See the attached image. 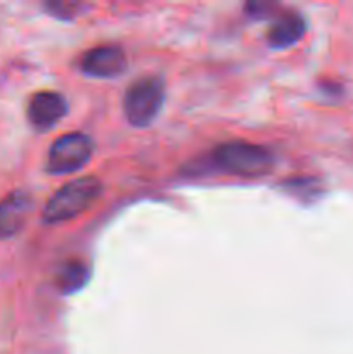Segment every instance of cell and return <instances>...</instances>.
<instances>
[{
  "label": "cell",
  "mask_w": 353,
  "mask_h": 354,
  "mask_svg": "<svg viewBox=\"0 0 353 354\" xmlns=\"http://www.w3.org/2000/svg\"><path fill=\"white\" fill-rule=\"evenodd\" d=\"M92 154L93 142L89 135L78 131L62 135L48 149L47 171L52 175L78 171L90 161Z\"/></svg>",
  "instance_id": "277c9868"
},
{
  "label": "cell",
  "mask_w": 353,
  "mask_h": 354,
  "mask_svg": "<svg viewBox=\"0 0 353 354\" xmlns=\"http://www.w3.org/2000/svg\"><path fill=\"white\" fill-rule=\"evenodd\" d=\"M213 159L218 169L242 178H258L273 168V156L269 149L241 140L218 145Z\"/></svg>",
  "instance_id": "7a4b0ae2"
},
{
  "label": "cell",
  "mask_w": 353,
  "mask_h": 354,
  "mask_svg": "<svg viewBox=\"0 0 353 354\" xmlns=\"http://www.w3.org/2000/svg\"><path fill=\"white\" fill-rule=\"evenodd\" d=\"M275 9L273 3L269 2H249L246 6V12H248L249 17H255V19H265V17L270 16V12Z\"/></svg>",
  "instance_id": "8fae6325"
},
{
  "label": "cell",
  "mask_w": 353,
  "mask_h": 354,
  "mask_svg": "<svg viewBox=\"0 0 353 354\" xmlns=\"http://www.w3.org/2000/svg\"><path fill=\"white\" fill-rule=\"evenodd\" d=\"M33 209L31 196L24 190H14L0 201V239L19 234Z\"/></svg>",
  "instance_id": "52a82bcc"
},
{
  "label": "cell",
  "mask_w": 353,
  "mask_h": 354,
  "mask_svg": "<svg viewBox=\"0 0 353 354\" xmlns=\"http://www.w3.org/2000/svg\"><path fill=\"white\" fill-rule=\"evenodd\" d=\"M45 9L51 12V16L61 17V19H73L78 14L80 6L73 2H47Z\"/></svg>",
  "instance_id": "30bf717a"
},
{
  "label": "cell",
  "mask_w": 353,
  "mask_h": 354,
  "mask_svg": "<svg viewBox=\"0 0 353 354\" xmlns=\"http://www.w3.org/2000/svg\"><path fill=\"white\" fill-rule=\"evenodd\" d=\"M165 102V83L158 76H144L127 88L123 111L132 127L145 128L158 118Z\"/></svg>",
  "instance_id": "3957f363"
},
{
  "label": "cell",
  "mask_w": 353,
  "mask_h": 354,
  "mask_svg": "<svg viewBox=\"0 0 353 354\" xmlns=\"http://www.w3.org/2000/svg\"><path fill=\"white\" fill-rule=\"evenodd\" d=\"M305 31H307V23H305L303 16H300L298 12L280 14L273 21L270 30L266 31V44L275 50H282V48L300 41Z\"/></svg>",
  "instance_id": "ba28073f"
},
{
  "label": "cell",
  "mask_w": 353,
  "mask_h": 354,
  "mask_svg": "<svg viewBox=\"0 0 353 354\" xmlns=\"http://www.w3.org/2000/svg\"><path fill=\"white\" fill-rule=\"evenodd\" d=\"M89 268L80 261L66 263L57 275V286L61 292L73 294L82 289L89 282Z\"/></svg>",
  "instance_id": "9c48e42d"
},
{
  "label": "cell",
  "mask_w": 353,
  "mask_h": 354,
  "mask_svg": "<svg viewBox=\"0 0 353 354\" xmlns=\"http://www.w3.org/2000/svg\"><path fill=\"white\" fill-rule=\"evenodd\" d=\"M68 113V100L57 92H38L28 104V121L38 131H47Z\"/></svg>",
  "instance_id": "8992f818"
},
{
  "label": "cell",
  "mask_w": 353,
  "mask_h": 354,
  "mask_svg": "<svg viewBox=\"0 0 353 354\" xmlns=\"http://www.w3.org/2000/svg\"><path fill=\"white\" fill-rule=\"evenodd\" d=\"M102 194V183L93 176L73 180L62 185L44 207L45 223H62L85 213Z\"/></svg>",
  "instance_id": "6da1fadb"
},
{
  "label": "cell",
  "mask_w": 353,
  "mask_h": 354,
  "mask_svg": "<svg viewBox=\"0 0 353 354\" xmlns=\"http://www.w3.org/2000/svg\"><path fill=\"white\" fill-rule=\"evenodd\" d=\"M127 54L118 45H100L85 52L80 69L93 78H116L127 71Z\"/></svg>",
  "instance_id": "5b68a950"
}]
</instances>
